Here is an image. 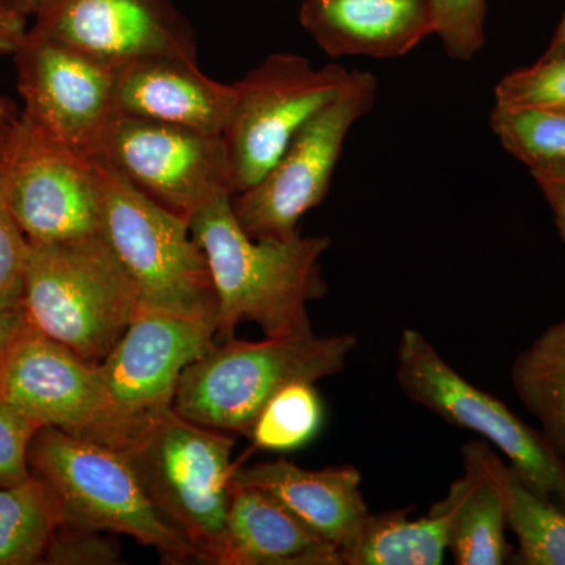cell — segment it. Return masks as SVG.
<instances>
[{
    "label": "cell",
    "instance_id": "cell-1",
    "mask_svg": "<svg viewBox=\"0 0 565 565\" xmlns=\"http://www.w3.org/2000/svg\"><path fill=\"white\" fill-rule=\"evenodd\" d=\"M232 199L221 196L189 218L214 282L217 337L232 340L244 321L256 323L266 337L311 332L308 307L329 291L321 258L330 237L296 233L255 239L234 217Z\"/></svg>",
    "mask_w": 565,
    "mask_h": 565
},
{
    "label": "cell",
    "instance_id": "cell-2",
    "mask_svg": "<svg viewBox=\"0 0 565 565\" xmlns=\"http://www.w3.org/2000/svg\"><path fill=\"white\" fill-rule=\"evenodd\" d=\"M234 445V435L172 408L137 426L120 448L156 511L203 564L225 565Z\"/></svg>",
    "mask_w": 565,
    "mask_h": 565
},
{
    "label": "cell",
    "instance_id": "cell-3",
    "mask_svg": "<svg viewBox=\"0 0 565 565\" xmlns=\"http://www.w3.org/2000/svg\"><path fill=\"white\" fill-rule=\"evenodd\" d=\"M356 348L355 334L319 337L313 330L262 341L232 338L182 373L173 411L189 422L248 437L264 405L281 388L343 373Z\"/></svg>",
    "mask_w": 565,
    "mask_h": 565
},
{
    "label": "cell",
    "instance_id": "cell-4",
    "mask_svg": "<svg viewBox=\"0 0 565 565\" xmlns=\"http://www.w3.org/2000/svg\"><path fill=\"white\" fill-rule=\"evenodd\" d=\"M21 302L33 329L96 366L141 308L136 281L103 234L31 244Z\"/></svg>",
    "mask_w": 565,
    "mask_h": 565
},
{
    "label": "cell",
    "instance_id": "cell-5",
    "mask_svg": "<svg viewBox=\"0 0 565 565\" xmlns=\"http://www.w3.org/2000/svg\"><path fill=\"white\" fill-rule=\"evenodd\" d=\"M29 465L46 487L61 526L128 535L166 563H200L191 544L159 515L121 449L41 427Z\"/></svg>",
    "mask_w": 565,
    "mask_h": 565
},
{
    "label": "cell",
    "instance_id": "cell-6",
    "mask_svg": "<svg viewBox=\"0 0 565 565\" xmlns=\"http://www.w3.org/2000/svg\"><path fill=\"white\" fill-rule=\"evenodd\" d=\"M93 161L102 234L136 281L141 307L217 318L210 266L188 218L145 195L102 158Z\"/></svg>",
    "mask_w": 565,
    "mask_h": 565
},
{
    "label": "cell",
    "instance_id": "cell-7",
    "mask_svg": "<svg viewBox=\"0 0 565 565\" xmlns=\"http://www.w3.org/2000/svg\"><path fill=\"white\" fill-rule=\"evenodd\" d=\"M396 379L408 399L452 426L481 435L527 487L565 509V460L542 430L463 379L418 330L401 334Z\"/></svg>",
    "mask_w": 565,
    "mask_h": 565
},
{
    "label": "cell",
    "instance_id": "cell-8",
    "mask_svg": "<svg viewBox=\"0 0 565 565\" xmlns=\"http://www.w3.org/2000/svg\"><path fill=\"white\" fill-rule=\"evenodd\" d=\"M377 77L352 71L351 81L292 137L262 180L232 199L234 217L255 239H285L299 233L305 214L329 193L349 132L370 114Z\"/></svg>",
    "mask_w": 565,
    "mask_h": 565
},
{
    "label": "cell",
    "instance_id": "cell-9",
    "mask_svg": "<svg viewBox=\"0 0 565 565\" xmlns=\"http://www.w3.org/2000/svg\"><path fill=\"white\" fill-rule=\"evenodd\" d=\"M351 77L352 71L334 63L316 68L302 55L280 52L233 84V109L222 134L233 196L269 172L292 137Z\"/></svg>",
    "mask_w": 565,
    "mask_h": 565
},
{
    "label": "cell",
    "instance_id": "cell-10",
    "mask_svg": "<svg viewBox=\"0 0 565 565\" xmlns=\"http://www.w3.org/2000/svg\"><path fill=\"white\" fill-rule=\"evenodd\" d=\"M7 202L32 245L102 234V195L93 158L74 151L21 111L2 162Z\"/></svg>",
    "mask_w": 565,
    "mask_h": 565
},
{
    "label": "cell",
    "instance_id": "cell-11",
    "mask_svg": "<svg viewBox=\"0 0 565 565\" xmlns=\"http://www.w3.org/2000/svg\"><path fill=\"white\" fill-rule=\"evenodd\" d=\"M0 399L41 426L120 449L136 427L115 407L98 366L25 323L0 360Z\"/></svg>",
    "mask_w": 565,
    "mask_h": 565
},
{
    "label": "cell",
    "instance_id": "cell-12",
    "mask_svg": "<svg viewBox=\"0 0 565 565\" xmlns=\"http://www.w3.org/2000/svg\"><path fill=\"white\" fill-rule=\"evenodd\" d=\"M96 158L188 221L221 196H233L222 136L114 111Z\"/></svg>",
    "mask_w": 565,
    "mask_h": 565
},
{
    "label": "cell",
    "instance_id": "cell-13",
    "mask_svg": "<svg viewBox=\"0 0 565 565\" xmlns=\"http://www.w3.org/2000/svg\"><path fill=\"white\" fill-rule=\"evenodd\" d=\"M214 316L141 307L98 364L115 407L132 427L172 411L182 373L215 345Z\"/></svg>",
    "mask_w": 565,
    "mask_h": 565
},
{
    "label": "cell",
    "instance_id": "cell-14",
    "mask_svg": "<svg viewBox=\"0 0 565 565\" xmlns=\"http://www.w3.org/2000/svg\"><path fill=\"white\" fill-rule=\"evenodd\" d=\"M31 32L121 68L145 57L196 62V39L170 0H47Z\"/></svg>",
    "mask_w": 565,
    "mask_h": 565
},
{
    "label": "cell",
    "instance_id": "cell-15",
    "mask_svg": "<svg viewBox=\"0 0 565 565\" xmlns=\"http://www.w3.org/2000/svg\"><path fill=\"white\" fill-rule=\"evenodd\" d=\"M24 111L74 151L96 158L118 68L28 31L14 52Z\"/></svg>",
    "mask_w": 565,
    "mask_h": 565
},
{
    "label": "cell",
    "instance_id": "cell-16",
    "mask_svg": "<svg viewBox=\"0 0 565 565\" xmlns=\"http://www.w3.org/2000/svg\"><path fill=\"white\" fill-rule=\"evenodd\" d=\"M233 85L211 79L199 62L145 57L118 68L114 111L222 136L232 114Z\"/></svg>",
    "mask_w": 565,
    "mask_h": 565
},
{
    "label": "cell",
    "instance_id": "cell-17",
    "mask_svg": "<svg viewBox=\"0 0 565 565\" xmlns=\"http://www.w3.org/2000/svg\"><path fill=\"white\" fill-rule=\"evenodd\" d=\"M234 484L255 487L288 509L341 556L359 539L370 519L362 475L351 465L308 470L286 459L236 465Z\"/></svg>",
    "mask_w": 565,
    "mask_h": 565
},
{
    "label": "cell",
    "instance_id": "cell-18",
    "mask_svg": "<svg viewBox=\"0 0 565 565\" xmlns=\"http://www.w3.org/2000/svg\"><path fill=\"white\" fill-rule=\"evenodd\" d=\"M300 22L332 57H403L434 33L430 0H303Z\"/></svg>",
    "mask_w": 565,
    "mask_h": 565
},
{
    "label": "cell",
    "instance_id": "cell-19",
    "mask_svg": "<svg viewBox=\"0 0 565 565\" xmlns=\"http://www.w3.org/2000/svg\"><path fill=\"white\" fill-rule=\"evenodd\" d=\"M225 565H343V556L262 490L233 482Z\"/></svg>",
    "mask_w": 565,
    "mask_h": 565
},
{
    "label": "cell",
    "instance_id": "cell-20",
    "mask_svg": "<svg viewBox=\"0 0 565 565\" xmlns=\"http://www.w3.org/2000/svg\"><path fill=\"white\" fill-rule=\"evenodd\" d=\"M462 463L484 476L503 500L519 541V563L565 565V509L527 487L484 440L462 446Z\"/></svg>",
    "mask_w": 565,
    "mask_h": 565
},
{
    "label": "cell",
    "instance_id": "cell-21",
    "mask_svg": "<svg viewBox=\"0 0 565 565\" xmlns=\"http://www.w3.org/2000/svg\"><path fill=\"white\" fill-rule=\"evenodd\" d=\"M457 494L449 486L444 500L426 515L411 519V509L371 514L355 544L344 553L343 565L444 564Z\"/></svg>",
    "mask_w": 565,
    "mask_h": 565
},
{
    "label": "cell",
    "instance_id": "cell-22",
    "mask_svg": "<svg viewBox=\"0 0 565 565\" xmlns=\"http://www.w3.org/2000/svg\"><path fill=\"white\" fill-rule=\"evenodd\" d=\"M511 381L546 440L565 460V319L546 327L515 356Z\"/></svg>",
    "mask_w": 565,
    "mask_h": 565
},
{
    "label": "cell",
    "instance_id": "cell-23",
    "mask_svg": "<svg viewBox=\"0 0 565 565\" xmlns=\"http://www.w3.org/2000/svg\"><path fill=\"white\" fill-rule=\"evenodd\" d=\"M457 494L448 550L457 565H500L511 546L505 539L508 519L500 493L489 481L463 463V475L451 484Z\"/></svg>",
    "mask_w": 565,
    "mask_h": 565
},
{
    "label": "cell",
    "instance_id": "cell-24",
    "mask_svg": "<svg viewBox=\"0 0 565 565\" xmlns=\"http://www.w3.org/2000/svg\"><path fill=\"white\" fill-rule=\"evenodd\" d=\"M61 527L51 493L39 479L0 489V565H40Z\"/></svg>",
    "mask_w": 565,
    "mask_h": 565
},
{
    "label": "cell",
    "instance_id": "cell-25",
    "mask_svg": "<svg viewBox=\"0 0 565 565\" xmlns=\"http://www.w3.org/2000/svg\"><path fill=\"white\" fill-rule=\"evenodd\" d=\"M490 126L501 147L531 174L565 170V109L494 104Z\"/></svg>",
    "mask_w": 565,
    "mask_h": 565
},
{
    "label": "cell",
    "instance_id": "cell-26",
    "mask_svg": "<svg viewBox=\"0 0 565 565\" xmlns=\"http://www.w3.org/2000/svg\"><path fill=\"white\" fill-rule=\"evenodd\" d=\"M323 424V404L313 382H296L275 394L253 424V449L291 452L318 437Z\"/></svg>",
    "mask_w": 565,
    "mask_h": 565
},
{
    "label": "cell",
    "instance_id": "cell-27",
    "mask_svg": "<svg viewBox=\"0 0 565 565\" xmlns=\"http://www.w3.org/2000/svg\"><path fill=\"white\" fill-rule=\"evenodd\" d=\"M494 104L565 109V52L505 74L494 87Z\"/></svg>",
    "mask_w": 565,
    "mask_h": 565
},
{
    "label": "cell",
    "instance_id": "cell-28",
    "mask_svg": "<svg viewBox=\"0 0 565 565\" xmlns=\"http://www.w3.org/2000/svg\"><path fill=\"white\" fill-rule=\"evenodd\" d=\"M434 33L449 57L470 61L486 43V0H430Z\"/></svg>",
    "mask_w": 565,
    "mask_h": 565
},
{
    "label": "cell",
    "instance_id": "cell-29",
    "mask_svg": "<svg viewBox=\"0 0 565 565\" xmlns=\"http://www.w3.org/2000/svg\"><path fill=\"white\" fill-rule=\"evenodd\" d=\"M41 427L17 405L0 399V489L32 478L29 452Z\"/></svg>",
    "mask_w": 565,
    "mask_h": 565
},
{
    "label": "cell",
    "instance_id": "cell-30",
    "mask_svg": "<svg viewBox=\"0 0 565 565\" xmlns=\"http://www.w3.org/2000/svg\"><path fill=\"white\" fill-rule=\"evenodd\" d=\"M31 243L14 221L3 188L0 163V303H22Z\"/></svg>",
    "mask_w": 565,
    "mask_h": 565
},
{
    "label": "cell",
    "instance_id": "cell-31",
    "mask_svg": "<svg viewBox=\"0 0 565 565\" xmlns=\"http://www.w3.org/2000/svg\"><path fill=\"white\" fill-rule=\"evenodd\" d=\"M111 534L58 527L44 564L111 565L122 563L120 546Z\"/></svg>",
    "mask_w": 565,
    "mask_h": 565
},
{
    "label": "cell",
    "instance_id": "cell-32",
    "mask_svg": "<svg viewBox=\"0 0 565 565\" xmlns=\"http://www.w3.org/2000/svg\"><path fill=\"white\" fill-rule=\"evenodd\" d=\"M533 178L544 193L557 230L565 241V178L557 173H533Z\"/></svg>",
    "mask_w": 565,
    "mask_h": 565
},
{
    "label": "cell",
    "instance_id": "cell-33",
    "mask_svg": "<svg viewBox=\"0 0 565 565\" xmlns=\"http://www.w3.org/2000/svg\"><path fill=\"white\" fill-rule=\"evenodd\" d=\"M28 35L25 28V17L10 9V7L0 6V54H13L20 50Z\"/></svg>",
    "mask_w": 565,
    "mask_h": 565
},
{
    "label": "cell",
    "instance_id": "cell-34",
    "mask_svg": "<svg viewBox=\"0 0 565 565\" xmlns=\"http://www.w3.org/2000/svg\"><path fill=\"white\" fill-rule=\"evenodd\" d=\"M28 323L22 303H0V360Z\"/></svg>",
    "mask_w": 565,
    "mask_h": 565
},
{
    "label": "cell",
    "instance_id": "cell-35",
    "mask_svg": "<svg viewBox=\"0 0 565 565\" xmlns=\"http://www.w3.org/2000/svg\"><path fill=\"white\" fill-rule=\"evenodd\" d=\"M21 111L9 99L0 98V163L6 158L7 148H9L11 136L20 120Z\"/></svg>",
    "mask_w": 565,
    "mask_h": 565
},
{
    "label": "cell",
    "instance_id": "cell-36",
    "mask_svg": "<svg viewBox=\"0 0 565 565\" xmlns=\"http://www.w3.org/2000/svg\"><path fill=\"white\" fill-rule=\"evenodd\" d=\"M44 2L47 0H9V7L28 18L29 14H35Z\"/></svg>",
    "mask_w": 565,
    "mask_h": 565
},
{
    "label": "cell",
    "instance_id": "cell-37",
    "mask_svg": "<svg viewBox=\"0 0 565 565\" xmlns=\"http://www.w3.org/2000/svg\"><path fill=\"white\" fill-rule=\"evenodd\" d=\"M563 52H565V14L552 43H550L548 50L545 51V55L563 54Z\"/></svg>",
    "mask_w": 565,
    "mask_h": 565
},
{
    "label": "cell",
    "instance_id": "cell-38",
    "mask_svg": "<svg viewBox=\"0 0 565 565\" xmlns=\"http://www.w3.org/2000/svg\"><path fill=\"white\" fill-rule=\"evenodd\" d=\"M0 6L9 7V0H0Z\"/></svg>",
    "mask_w": 565,
    "mask_h": 565
},
{
    "label": "cell",
    "instance_id": "cell-39",
    "mask_svg": "<svg viewBox=\"0 0 565 565\" xmlns=\"http://www.w3.org/2000/svg\"><path fill=\"white\" fill-rule=\"evenodd\" d=\"M544 173H550V172H544ZM555 173L561 174V177L565 178V170H563V172H555Z\"/></svg>",
    "mask_w": 565,
    "mask_h": 565
}]
</instances>
